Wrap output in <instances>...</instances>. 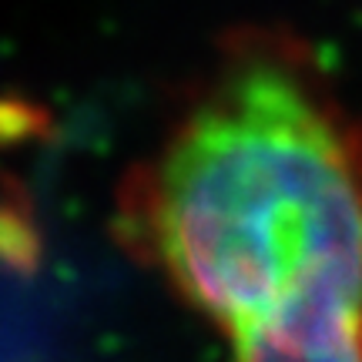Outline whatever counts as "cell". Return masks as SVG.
Returning a JSON list of instances; mask_svg holds the SVG:
<instances>
[{"mask_svg": "<svg viewBox=\"0 0 362 362\" xmlns=\"http://www.w3.org/2000/svg\"><path fill=\"white\" fill-rule=\"evenodd\" d=\"M0 262L24 275H30L40 262L37 228L17 208H0Z\"/></svg>", "mask_w": 362, "mask_h": 362, "instance_id": "7a4b0ae2", "label": "cell"}, {"mask_svg": "<svg viewBox=\"0 0 362 362\" xmlns=\"http://www.w3.org/2000/svg\"><path fill=\"white\" fill-rule=\"evenodd\" d=\"M235 362H362V117L302 40L242 30L117 202Z\"/></svg>", "mask_w": 362, "mask_h": 362, "instance_id": "6da1fadb", "label": "cell"}]
</instances>
